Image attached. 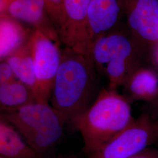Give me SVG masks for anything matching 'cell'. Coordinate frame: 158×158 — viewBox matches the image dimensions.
<instances>
[{"label": "cell", "mask_w": 158, "mask_h": 158, "mask_svg": "<svg viewBox=\"0 0 158 158\" xmlns=\"http://www.w3.org/2000/svg\"><path fill=\"white\" fill-rule=\"evenodd\" d=\"M91 57L66 48L54 80L49 102L73 125L98 95L99 77Z\"/></svg>", "instance_id": "6da1fadb"}, {"label": "cell", "mask_w": 158, "mask_h": 158, "mask_svg": "<svg viewBox=\"0 0 158 158\" xmlns=\"http://www.w3.org/2000/svg\"><path fill=\"white\" fill-rule=\"evenodd\" d=\"M131 103L117 88L109 86L100 91L90 107L73 125L83 138L85 156L98 150L135 120Z\"/></svg>", "instance_id": "7a4b0ae2"}, {"label": "cell", "mask_w": 158, "mask_h": 158, "mask_svg": "<svg viewBox=\"0 0 158 158\" xmlns=\"http://www.w3.org/2000/svg\"><path fill=\"white\" fill-rule=\"evenodd\" d=\"M89 55L98 72L104 75L109 86L114 88L124 86L149 59L127 29H118L97 39Z\"/></svg>", "instance_id": "3957f363"}, {"label": "cell", "mask_w": 158, "mask_h": 158, "mask_svg": "<svg viewBox=\"0 0 158 158\" xmlns=\"http://www.w3.org/2000/svg\"><path fill=\"white\" fill-rule=\"evenodd\" d=\"M12 125L34 150L44 158L53 154L68 121L49 103L37 102L12 111H1V118Z\"/></svg>", "instance_id": "277c9868"}, {"label": "cell", "mask_w": 158, "mask_h": 158, "mask_svg": "<svg viewBox=\"0 0 158 158\" xmlns=\"http://www.w3.org/2000/svg\"><path fill=\"white\" fill-rule=\"evenodd\" d=\"M158 141V119L141 115L96 152L85 158H130Z\"/></svg>", "instance_id": "5b68a950"}, {"label": "cell", "mask_w": 158, "mask_h": 158, "mask_svg": "<svg viewBox=\"0 0 158 158\" xmlns=\"http://www.w3.org/2000/svg\"><path fill=\"white\" fill-rule=\"evenodd\" d=\"M127 29L147 56L158 53V0H124Z\"/></svg>", "instance_id": "8992f818"}, {"label": "cell", "mask_w": 158, "mask_h": 158, "mask_svg": "<svg viewBox=\"0 0 158 158\" xmlns=\"http://www.w3.org/2000/svg\"><path fill=\"white\" fill-rule=\"evenodd\" d=\"M56 40L37 30L30 39L39 102L49 103L51 90L61 62Z\"/></svg>", "instance_id": "52a82bcc"}, {"label": "cell", "mask_w": 158, "mask_h": 158, "mask_svg": "<svg viewBox=\"0 0 158 158\" xmlns=\"http://www.w3.org/2000/svg\"><path fill=\"white\" fill-rule=\"evenodd\" d=\"M91 0H63V20L59 36L67 48L89 53L87 12Z\"/></svg>", "instance_id": "ba28073f"}, {"label": "cell", "mask_w": 158, "mask_h": 158, "mask_svg": "<svg viewBox=\"0 0 158 158\" xmlns=\"http://www.w3.org/2000/svg\"><path fill=\"white\" fill-rule=\"evenodd\" d=\"M124 17V0H91L87 19L90 51L96 40L119 29Z\"/></svg>", "instance_id": "9c48e42d"}, {"label": "cell", "mask_w": 158, "mask_h": 158, "mask_svg": "<svg viewBox=\"0 0 158 158\" xmlns=\"http://www.w3.org/2000/svg\"><path fill=\"white\" fill-rule=\"evenodd\" d=\"M158 94V74L149 68L142 67L124 85V96L134 101L152 102Z\"/></svg>", "instance_id": "30bf717a"}, {"label": "cell", "mask_w": 158, "mask_h": 158, "mask_svg": "<svg viewBox=\"0 0 158 158\" xmlns=\"http://www.w3.org/2000/svg\"><path fill=\"white\" fill-rule=\"evenodd\" d=\"M0 156L4 158H43L12 125L0 119Z\"/></svg>", "instance_id": "8fae6325"}, {"label": "cell", "mask_w": 158, "mask_h": 158, "mask_svg": "<svg viewBox=\"0 0 158 158\" xmlns=\"http://www.w3.org/2000/svg\"><path fill=\"white\" fill-rule=\"evenodd\" d=\"M39 102L35 92L21 81L0 85L1 111H12Z\"/></svg>", "instance_id": "7c38bea8"}, {"label": "cell", "mask_w": 158, "mask_h": 158, "mask_svg": "<svg viewBox=\"0 0 158 158\" xmlns=\"http://www.w3.org/2000/svg\"><path fill=\"white\" fill-rule=\"evenodd\" d=\"M26 31L21 25L11 18L1 17L0 23V59L7 57L18 51L29 40H26Z\"/></svg>", "instance_id": "4fadbf2b"}, {"label": "cell", "mask_w": 158, "mask_h": 158, "mask_svg": "<svg viewBox=\"0 0 158 158\" xmlns=\"http://www.w3.org/2000/svg\"><path fill=\"white\" fill-rule=\"evenodd\" d=\"M5 60L11 66L17 79L32 89L36 96V79L30 40Z\"/></svg>", "instance_id": "5bb4252c"}, {"label": "cell", "mask_w": 158, "mask_h": 158, "mask_svg": "<svg viewBox=\"0 0 158 158\" xmlns=\"http://www.w3.org/2000/svg\"><path fill=\"white\" fill-rule=\"evenodd\" d=\"M45 10V0H14L8 8L12 17L35 26L44 21Z\"/></svg>", "instance_id": "9a60e30c"}, {"label": "cell", "mask_w": 158, "mask_h": 158, "mask_svg": "<svg viewBox=\"0 0 158 158\" xmlns=\"http://www.w3.org/2000/svg\"><path fill=\"white\" fill-rule=\"evenodd\" d=\"M46 8L59 29L63 20V0H45Z\"/></svg>", "instance_id": "2e32d148"}, {"label": "cell", "mask_w": 158, "mask_h": 158, "mask_svg": "<svg viewBox=\"0 0 158 158\" xmlns=\"http://www.w3.org/2000/svg\"><path fill=\"white\" fill-rule=\"evenodd\" d=\"M18 79L11 66L6 60L1 61L0 64V85L12 83Z\"/></svg>", "instance_id": "e0dca14e"}, {"label": "cell", "mask_w": 158, "mask_h": 158, "mask_svg": "<svg viewBox=\"0 0 158 158\" xmlns=\"http://www.w3.org/2000/svg\"><path fill=\"white\" fill-rule=\"evenodd\" d=\"M148 104L146 112L153 118L158 119V94L154 100Z\"/></svg>", "instance_id": "ac0fdd59"}, {"label": "cell", "mask_w": 158, "mask_h": 158, "mask_svg": "<svg viewBox=\"0 0 158 158\" xmlns=\"http://www.w3.org/2000/svg\"><path fill=\"white\" fill-rule=\"evenodd\" d=\"M130 158H158V150L147 148Z\"/></svg>", "instance_id": "d6986e66"}, {"label": "cell", "mask_w": 158, "mask_h": 158, "mask_svg": "<svg viewBox=\"0 0 158 158\" xmlns=\"http://www.w3.org/2000/svg\"><path fill=\"white\" fill-rule=\"evenodd\" d=\"M43 158H75L73 157L72 156H69V155H51L49 156H46Z\"/></svg>", "instance_id": "ffe728a7"}, {"label": "cell", "mask_w": 158, "mask_h": 158, "mask_svg": "<svg viewBox=\"0 0 158 158\" xmlns=\"http://www.w3.org/2000/svg\"><path fill=\"white\" fill-rule=\"evenodd\" d=\"M156 61H157V62H158V53L157 54V55H156Z\"/></svg>", "instance_id": "44dd1931"}, {"label": "cell", "mask_w": 158, "mask_h": 158, "mask_svg": "<svg viewBox=\"0 0 158 158\" xmlns=\"http://www.w3.org/2000/svg\"><path fill=\"white\" fill-rule=\"evenodd\" d=\"M0 158H2V157H1V156H0Z\"/></svg>", "instance_id": "7402d4cb"}]
</instances>
